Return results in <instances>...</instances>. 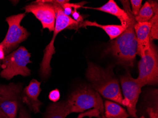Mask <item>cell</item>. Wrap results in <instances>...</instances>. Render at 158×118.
<instances>
[{
	"label": "cell",
	"mask_w": 158,
	"mask_h": 118,
	"mask_svg": "<svg viewBox=\"0 0 158 118\" xmlns=\"http://www.w3.org/2000/svg\"><path fill=\"white\" fill-rule=\"evenodd\" d=\"M123 9L127 12L130 21L127 27L119 36L114 39L106 52L111 54L119 64L133 67L137 55V39L135 32V25L136 23L129 1H120Z\"/></svg>",
	"instance_id": "obj_1"
},
{
	"label": "cell",
	"mask_w": 158,
	"mask_h": 118,
	"mask_svg": "<svg viewBox=\"0 0 158 118\" xmlns=\"http://www.w3.org/2000/svg\"><path fill=\"white\" fill-rule=\"evenodd\" d=\"M86 77L92 89L103 97L123 105V95L119 83L111 67L104 69L88 63Z\"/></svg>",
	"instance_id": "obj_2"
},
{
	"label": "cell",
	"mask_w": 158,
	"mask_h": 118,
	"mask_svg": "<svg viewBox=\"0 0 158 118\" xmlns=\"http://www.w3.org/2000/svg\"><path fill=\"white\" fill-rule=\"evenodd\" d=\"M47 2H51L54 5L56 13V23L54 34L51 41L44 50V56L41 63L40 74L43 79H47L51 74V68L50 63L53 55L56 53L54 43L57 35L59 33L66 28L77 29L78 23L71 17L66 15L64 13L62 6L57 3L56 1H48Z\"/></svg>",
	"instance_id": "obj_3"
},
{
	"label": "cell",
	"mask_w": 158,
	"mask_h": 118,
	"mask_svg": "<svg viewBox=\"0 0 158 118\" xmlns=\"http://www.w3.org/2000/svg\"><path fill=\"white\" fill-rule=\"evenodd\" d=\"M70 113L83 112L96 108L100 112L102 118H105L104 106L100 95L88 87L79 88L73 91L65 101Z\"/></svg>",
	"instance_id": "obj_4"
},
{
	"label": "cell",
	"mask_w": 158,
	"mask_h": 118,
	"mask_svg": "<svg viewBox=\"0 0 158 118\" xmlns=\"http://www.w3.org/2000/svg\"><path fill=\"white\" fill-rule=\"evenodd\" d=\"M31 53L24 47H20L5 56L2 60L0 76L6 80L11 79L14 76L21 75L27 77L31 74V71L27 67L32 63L30 60Z\"/></svg>",
	"instance_id": "obj_5"
},
{
	"label": "cell",
	"mask_w": 158,
	"mask_h": 118,
	"mask_svg": "<svg viewBox=\"0 0 158 118\" xmlns=\"http://www.w3.org/2000/svg\"><path fill=\"white\" fill-rule=\"evenodd\" d=\"M138 63L139 76L136 80L143 87L146 85H157L158 83V51L153 41L150 47Z\"/></svg>",
	"instance_id": "obj_6"
},
{
	"label": "cell",
	"mask_w": 158,
	"mask_h": 118,
	"mask_svg": "<svg viewBox=\"0 0 158 118\" xmlns=\"http://www.w3.org/2000/svg\"><path fill=\"white\" fill-rule=\"evenodd\" d=\"M25 16V12L6 18L5 21L8 25V30L4 39L1 43L4 48L5 56L15 50L19 44L25 41L31 34L20 25Z\"/></svg>",
	"instance_id": "obj_7"
},
{
	"label": "cell",
	"mask_w": 158,
	"mask_h": 118,
	"mask_svg": "<svg viewBox=\"0 0 158 118\" xmlns=\"http://www.w3.org/2000/svg\"><path fill=\"white\" fill-rule=\"evenodd\" d=\"M23 85L0 84V109L9 118H15L22 101Z\"/></svg>",
	"instance_id": "obj_8"
},
{
	"label": "cell",
	"mask_w": 158,
	"mask_h": 118,
	"mask_svg": "<svg viewBox=\"0 0 158 118\" xmlns=\"http://www.w3.org/2000/svg\"><path fill=\"white\" fill-rule=\"evenodd\" d=\"M120 80L124 97L123 106L127 107L129 116L137 118L136 105L142 87L129 73L121 76Z\"/></svg>",
	"instance_id": "obj_9"
},
{
	"label": "cell",
	"mask_w": 158,
	"mask_h": 118,
	"mask_svg": "<svg viewBox=\"0 0 158 118\" xmlns=\"http://www.w3.org/2000/svg\"><path fill=\"white\" fill-rule=\"evenodd\" d=\"M25 13H31L39 19L43 29L54 31L56 23V13L54 5L46 1H37L24 8Z\"/></svg>",
	"instance_id": "obj_10"
},
{
	"label": "cell",
	"mask_w": 158,
	"mask_h": 118,
	"mask_svg": "<svg viewBox=\"0 0 158 118\" xmlns=\"http://www.w3.org/2000/svg\"><path fill=\"white\" fill-rule=\"evenodd\" d=\"M40 84V82L33 79L25 87L22 93V102L35 113H40V107L42 104L38 98L41 91Z\"/></svg>",
	"instance_id": "obj_11"
},
{
	"label": "cell",
	"mask_w": 158,
	"mask_h": 118,
	"mask_svg": "<svg viewBox=\"0 0 158 118\" xmlns=\"http://www.w3.org/2000/svg\"><path fill=\"white\" fill-rule=\"evenodd\" d=\"M134 28L137 39V55L142 57L150 49L151 24L149 22L136 23Z\"/></svg>",
	"instance_id": "obj_12"
},
{
	"label": "cell",
	"mask_w": 158,
	"mask_h": 118,
	"mask_svg": "<svg viewBox=\"0 0 158 118\" xmlns=\"http://www.w3.org/2000/svg\"><path fill=\"white\" fill-rule=\"evenodd\" d=\"M86 9L99 10L106 13L111 14L116 17L120 21L122 26L127 28L130 22V19L127 12L124 9L120 8L114 0H110L104 5L98 8L84 7Z\"/></svg>",
	"instance_id": "obj_13"
},
{
	"label": "cell",
	"mask_w": 158,
	"mask_h": 118,
	"mask_svg": "<svg viewBox=\"0 0 158 118\" xmlns=\"http://www.w3.org/2000/svg\"><path fill=\"white\" fill-rule=\"evenodd\" d=\"M87 26H95L102 28L106 33V34L109 35V38L111 40H113L114 39L118 38L123 32L125 31L126 28L122 26L121 25H103L98 23L96 21H89L86 20L79 26V28L80 27H86Z\"/></svg>",
	"instance_id": "obj_14"
},
{
	"label": "cell",
	"mask_w": 158,
	"mask_h": 118,
	"mask_svg": "<svg viewBox=\"0 0 158 118\" xmlns=\"http://www.w3.org/2000/svg\"><path fill=\"white\" fill-rule=\"evenodd\" d=\"M104 106L105 118H127L129 117L126 110L116 103L106 100Z\"/></svg>",
	"instance_id": "obj_15"
},
{
	"label": "cell",
	"mask_w": 158,
	"mask_h": 118,
	"mask_svg": "<svg viewBox=\"0 0 158 118\" xmlns=\"http://www.w3.org/2000/svg\"><path fill=\"white\" fill-rule=\"evenodd\" d=\"M70 114L65 101L56 102L48 107L46 118H65Z\"/></svg>",
	"instance_id": "obj_16"
},
{
	"label": "cell",
	"mask_w": 158,
	"mask_h": 118,
	"mask_svg": "<svg viewBox=\"0 0 158 118\" xmlns=\"http://www.w3.org/2000/svg\"><path fill=\"white\" fill-rule=\"evenodd\" d=\"M148 2L154 13L152 18L149 21L151 24L150 40L153 41L158 39V3L157 1H149Z\"/></svg>",
	"instance_id": "obj_17"
},
{
	"label": "cell",
	"mask_w": 158,
	"mask_h": 118,
	"mask_svg": "<svg viewBox=\"0 0 158 118\" xmlns=\"http://www.w3.org/2000/svg\"><path fill=\"white\" fill-rule=\"evenodd\" d=\"M154 15L152 8L149 2L146 1L140 9L139 13L135 17V20L137 23L149 22Z\"/></svg>",
	"instance_id": "obj_18"
},
{
	"label": "cell",
	"mask_w": 158,
	"mask_h": 118,
	"mask_svg": "<svg viewBox=\"0 0 158 118\" xmlns=\"http://www.w3.org/2000/svg\"><path fill=\"white\" fill-rule=\"evenodd\" d=\"M85 117H88L89 118H92V117H96L97 118H102L100 117V113L99 110L96 108L90 109L87 111L81 112L76 118H83Z\"/></svg>",
	"instance_id": "obj_19"
},
{
	"label": "cell",
	"mask_w": 158,
	"mask_h": 118,
	"mask_svg": "<svg viewBox=\"0 0 158 118\" xmlns=\"http://www.w3.org/2000/svg\"><path fill=\"white\" fill-rule=\"evenodd\" d=\"M142 0H131L130 2L132 6V11L133 15L136 16L139 13L142 7Z\"/></svg>",
	"instance_id": "obj_20"
},
{
	"label": "cell",
	"mask_w": 158,
	"mask_h": 118,
	"mask_svg": "<svg viewBox=\"0 0 158 118\" xmlns=\"http://www.w3.org/2000/svg\"><path fill=\"white\" fill-rule=\"evenodd\" d=\"M48 98L50 101L56 103L59 101L60 98V93L58 89H55L50 92Z\"/></svg>",
	"instance_id": "obj_21"
},
{
	"label": "cell",
	"mask_w": 158,
	"mask_h": 118,
	"mask_svg": "<svg viewBox=\"0 0 158 118\" xmlns=\"http://www.w3.org/2000/svg\"><path fill=\"white\" fill-rule=\"evenodd\" d=\"M77 9H78L76 8L73 9L71 15H72L73 18V19L78 23V28H79V26L84 21H83V17H82V16L81 15V14H80L79 12L77 11Z\"/></svg>",
	"instance_id": "obj_22"
},
{
	"label": "cell",
	"mask_w": 158,
	"mask_h": 118,
	"mask_svg": "<svg viewBox=\"0 0 158 118\" xmlns=\"http://www.w3.org/2000/svg\"><path fill=\"white\" fill-rule=\"evenodd\" d=\"M18 118H31L28 113L27 112L25 109L21 108L19 111V116Z\"/></svg>",
	"instance_id": "obj_23"
},
{
	"label": "cell",
	"mask_w": 158,
	"mask_h": 118,
	"mask_svg": "<svg viewBox=\"0 0 158 118\" xmlns=\"http://www.w3.org/2000/svg\"><path fill=\"white\" fill-rule=\"evenodd\" d=\"M5 57L4 48L1 43H0V61H2Z\"/></svg>",
	"instance_id": "obj_24"
},
{
	"label": "cell",
	"mask_w": 158,
	"mask_h": 118,
	"mask_svg": "<svg viewBox=\"0 0 158 118\" xmlns=\"http://www.w3.org/2000/svg\"><path fill=\"white\" fill-rule=\"evenodd\" d=\"M0 118H9L0 109Z\"/></svg>",
	"instance_id": "obj_25"
},
{
	"label": "cell",
	"mask_w": 158,
	"mask_h": 118,
	"mask_svg": "<svg viewBox=\"0 0 158 118\" xmlns=\"http://www.w3.org/2000/svg\"><path fill=\"white\" fill-rule=\"evenodd\" d=\"M2 63V61H0V69H1Z\"/></svg>",
	"instance_id": "obj_26"
},
{
	"label": "cell",
	"mask_w": 158,
	"mask_h": 118,
	"mask_svg": "<svg viewBox=\"0 0 158 118\" xmlns=\"http://www.w3.org/2000/svg\"></svg>",
	"instance_id": "obj_27"
}]
</instances>
